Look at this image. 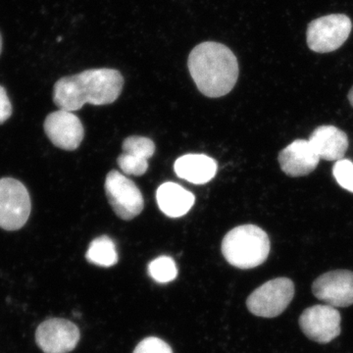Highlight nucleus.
Masks as SVG:
<instances>
[{"instance_id": "f257e3e1", "label": "nucleus", "mask_w": 353, "mask_h": 353, "mask_svg": "<svg viewBox=\"0 0 353 353\" xmlns=\"http://www.w3.org/2000/svg\"><path fill=\"white\" fill-rule=\"evenodd\" d=\"M123 85L124 78L118 70H85L59 79L53 88V101L70 112L80 110L85 104L108 105L120 97Z\"/></svg>"}, {"instance_id": "f03ea898", "label": "nucleus", "mask_w": 353, "mask_h": 353, "mask_svg": "<svg viewBox=\"0 0 353 353\" xmlns=\"http://www.w3.org/2000/svg\"><path fill=\"white\" fill-rule=\"evenodd\" d=\"M188 67L197 88L205 97L217 99L229 94L239 78V63L224 44L205 41L190 52Z\"/></svg>"}, {"instance_id": "7ed1b4c3", "label": "nucleus", "mask_w": 353, "mask_h": 353, "mask_svg": "<svg viewBox=\"0 0 353 353\" xmlns=\"http://www.w3.org/2000/svg\"><path fill=\"white\" fill-rule=\"evenodd\" d=\"M228 263L240 269H252L263 264L270 252V240L261 228L243 225L225 236L221 245Z\"/></svg>"}, {"instance_id": "20e7f679", "label": "nucleus", "mask_w": 353, "mask_h": 353, "mask_svg": "<svg viewBox=\"0 0 353 353\" xmlns=\"http://www.w3.org/2000/svg\"><path fill=\"white\" fill-rule=\"evenodd\" d=\"M31 197L27 188L13 178L0 179V228L18 231L31 214Z\"/></svg>"}, {"instance_id": "39448f33", "label": "nucleus", "mask_w": 353, "mask_h": 353, "mask_svg": "<svg viewBox=\"0 0 353 353\" xmlns=\"http://www.w3.org/2000/svg\"><path fill=\"white\" fill-rule=\"evenodd\" d=\"M294 296V284L288 278H277L254 290L246 301L248 310L259 317L282 314Z\"/></svg>"}, {"instance_id": "423d86ee", "label": "nucleus", "mask_w": 353, "mask_h": 353, "mask_svg": "<svg viewBox=\"0 0 353 353\" xmlns=\"http://www.w3.org/2000/svg\"><path fill=\"white\" fill-rule=\"evenodd\" d=\"M352 29V20L343 14H332L318 18L308 26L309 48L318 53L339 50L347 41Z\"/></svg>"}, {"instance_id": "0eeeda50", "label": "nucleus", "mask_w": 353, "mask_h": 353, "mask_svg": "<svg viewBox=\"0 0 353 353\" xmlns=\"http://www.w3.org/2000/svg\"><path fill=\"white\" fill-rule=\"evenodd\" d=\"M104 187L111 208L121 219L132 220L143 212L145 201L141 190L120 172H109Z\"/></svg>"}, {"instance_id": "6e6552de", "label": "nucleus", "mask_w": 353, "mask_h": 353, "mask_svg": "<svg viewBox=\"0 0 353 353\" xmlns=\"http://www.w3.org/2000/svg\"><path fill=\"white\" fill-rule=\"evenodd\" d=\"M341 317L338 309L328 304H318L303 311L299 326L309 340L328 343L341 334Z\"/></svg>"}, {"instance_id": "1a4fd4ad", "label": "nucleus", "mask_w": 353, "mask_h": 353, "mask_svg": "<svg viewBox=\"0 0 353 353\" xmlns=\"http://www.w3.org/2000/svg\"><path fill=\"white\" fill-rule=\"evenodd\" d=\"M80 341V331L74 323L51 318L41 323L36 332L37 345L44 353H68Z\"/></svg>"}, {"instance_id": "9d476101", "label": "nucleus", "mask_w": 353, "mask_h": 353, "mask_svg": "<svg viewBox=\"0 0 353 353\" xmlns=\"http://www.w3.org/2000/svg\"><path fill=\"white\" fill-rule=\"evenodd\" d=\"M43 128L53 145L68 152L77 150L85 137V130L78 116L61 109L46 118Z\"/></svg>"}, {"instance_id": "9b49d317", "label": "nucleus", "mask_w": 353, "mask_h": 353, "mask_svg": "<svg viewBox=\"0 0 353 353\" xmlns=\"http://www.w3.org/2000/svg\"><path fill=\"white\" fill-rule=\"evenodd\" d=\"M312 292L319 301L333 307H348L353 304V272H327L312 285Z\"/></svg>"}, {"instance_id": "f8f14e48", "label": "nucleus", "mask_w": 353, "mask_h": 353, "mask_svg": "<svg viewBox=\"0 0 353 353\" xmlns=\"http://www.w3.org/2000/svg\"><path fill=\"white\" fill-rule=\"evenodd\" d=\"M319 161V157L306 139H296L279 154L281 169L292 178L309 175Z\"/></svg>"}, {"instance_id": "ddd939ff", "label": "nucleus", "mask_w": 353, "mask_h": 353, "mask_svg": "<svg viewBox=\"0 0 353 353\" xmlns=\"http://www.w3.org/2000/svg\"><path fill=\"white\" fill-rule=\"evenodd\" d=\"M122 154L117 162L126 175L141 176L148 169V159L155 152V145L145 137L132 136L123 141Z\"/></svg>"}, {"instance_id": "4468645a", "label": "nucleus", "mask_w": 353, "mask_h": 353, "mask_svg": "<svg viewBox=\"0 0 353 353\" xmlns=\"http://www.w3.org/2000/svg\"><path fill=\"white\" fill-rule=\"evenodd\" d=\"M320 159L339 161L348 148L347 134L334 126H321L314 130L308 139Z\"/></svg>"}, {"instance_id": "2eb2a0df", "label": "nucleus", "mask_w": 353, "mask_h": 353, "mask_svg": "<svg viewBox=\"0 0 353 353\" xmlns=\"http://www.w3.org/2000/svg\"><path fill=\"white\" fill-rule=\"evenodd\" d=\"M217 168V162L204 154L183 155L178 158L174 165V170L179 178L194 185H203L212 180Z\"/></svg>"}, {"instance_id": "dca6fc26", "label": "nucleus", "mask_w": 353, "mask_h": 353, "mask_svg": "<svg viewBox=\"0 0 353 353\" xmlns=\"http://www.w3.org/2000/svg\"><path fill=\"white\" fill-rule=\"evenodd\" d=\"M157 201L160 210L170 218L187 214L194 206L196 197L176 183H165L158 188Z\"/></svg>"}, {"instance_id": "f3484780", "label": "nucleus", "mask_w": 353, "mask_h": 353, "mask_svg": "<svg viewBox=\"0 0 353 353\" xmlns=\"http://www.w3.org/2000/svg\"><path fill=\"white\" fill-rule=\"evenodd\" d=\"M85 259L90 263L101 267H111L118 262L115 243L108 236L94 239L88 246Z\"/></svg>"}, {"instance_id": "a211bd4d", "label": "nucleus", "mask_w": 353, "mask_h": 353, "mask_svg": "<svg viewBox=\"0 0 353 353\" xmlns=\"http://www.w3.org/2000/svg\"><path fill=\"white\" fill-rule=\"evenodd\" d=\"M148 273L155 282L167 284L175 280L178 276V268L171 257L160 256L148 265Z\"/></svg>"}, {"instance_id": "6ab92c4d", "label": "nucleus", "mask_w": 353, "mask_h": 353, "mask_svg": "<svg viewBox=\"0 0 353 353\" xmlns=\"http://www.w3.org/2000/svg\"><path fill=\"white\" fill-rule=\"evenodd\" d=\"M333 175L341 188L353 192V162L343 158L339 160L334 165Z\"/></svg>"}, {"instance_id": "aec40b11", "label": "nucleus", "mask_w": 353, "mask_h": 353, "mask_svg": "<svg viewBox=\"0 0 353 353\" xmlns=\"http://www.w3.org/2000/svg\"><path fill=\"white\" fill-rule=\"evenodd\" d=\"M132 353H174L170 345L157 336H148L141 341Z\"/></svg>"}, {"instance_id": "412c9836", "label": "nucleus", "mask_w": 353, "mask_h": 353, "mask_svg": "<svg viewBox=\"0 0 353 353\" xmlns=\"http://www.w3.org/2000/svg\"><path fill=\"white\" fill-rule=\"evenodd\" d=\"M12 115V105L6 90L0 85V125L6 123Z\"/></svg>"}, {"instance_id": "4be33fe9", "label": "nucleus", "mask_w": 353, "mask_h": 353, "mask_svg": "<svg viewBox=\"0 0 353 353\" xmlns=\"http://www.w3.org/2000/svg\"><path fill=\"white\" fill-rule=\"evenodd\" d=\"M348 101H350V104H352L353 108V87L352 88V90H350V94H348Z\"/></svg>"}, {"instance_id": "5701e85b", "label": "nucleus", "mask_w": 353, "mask_h": 353, "mask_svg": "<svg viewBox=\"0 0 353 353\" xmlns=\"http://www.w3.org/2000/svg\"><path fill=\"white\" fill-rule=\"evenodd\" d=\"M1 50H2V38H1V34H0V53H1Z\"/></svg>"}]
</instances>
